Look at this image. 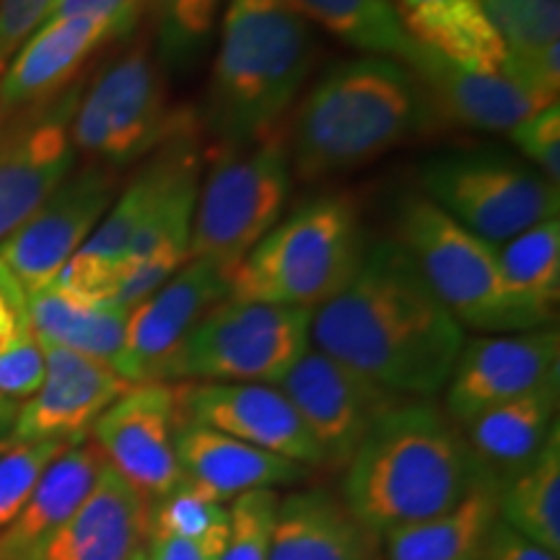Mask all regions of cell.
I'll return each mask as SVG.
<instances>
[{"label":"cell","mask_w":560,"mask_h":560,"mask_svg":"<svg viewBox=\"0 0 560 560\" xmlns=\"http://www.w3.org/2000/svg\"><path fill=\"white\" fill-rule=\"evenodd\" d=\"M174 446L182 478L226 503L249 490L293 488L312 472L299 462L257 450L240 439L182 418Z\"/></svg>","instance_id":"obj_22"},{"label":"cell","mask_w":560,"mask_h":560,"mask_svg":"<svg viewBox=\"0 0 560 560\" xmlns=\"http://www.w3.org/2000/svg\"><path fill=\"white\" fill-rule=\"evenodd\" d=\"M301 19L317 24L353 50L405 60L412 39L392 0H285Z\"/></svg>","instance_id":"obj_29"},{"label":"cell","mask_w":560,"mask_h":560,"mask_svg":"<svg viewBox=\"0 0 560 560\" xmlns=\"http://www.w3.org/2000/svg\"><path fill=\"white\" fill-rule=\"evenodd\" d=\"M130 560H149V558H145V552H143V548H140V550L136 552V556H132Z\"/></svg>","instance_id":"obj_44"},{"label":"cell","mask_w":560,"mask_h":560,"mask_svg":"<svg viewBox=\"0 0 560 560\" xmlns=\"http://www.w3.org/2000/svg\"><path fill=\"white\" fill-rule=\"evenodd\" d=\"M501 276L522 296L558 310L560 299V221L537 223L514 240L493 244Z\"/></svg>","instance_id":"obj_33"},{"label":"cell","mask_w":560,"mask_h":560,"mask_svg":"<svg viewBox=\"0 0 560 560\" xmlns=\"http://www.w3.org/2000/svg\"><path fill=\"white\" fill-rule=\"evenodd\" d=\"M229 527V503L182 478L149 503V529L177 537H202Z\"/></svg>","instance_id":"obj_35"},{"label":"cell","mask_w":560,"mask_h":560,"mask_svg":"<svg viewBox=\"0 0 560 560\" xmlns=\"http://www.w3.org/2000/svg\"><path fill=\"white\" fill-rule=\"evenodd\" d=\"M276 387L296 408L322 454V467L330 470H346L376 420L405 400L314 346L299 355Z\"/></svg>","instance_id":"obj_12"},{"label":"cell","mask_w":560,"mask_h":560,"mask_svg":"<svg viewBox=\"0 0 560 560\" xmlns=\"http://www.w3.org/2000/svg\"><path fill=\"white\" fill-rule=\"evenodd\" d=\"M104 467L94 441L70 444L50 462L19 516L0 532V560H26L81 506Z\"/></svg>","instance_id":"obj_25"},{"label":"cell","mask_w":560,"mask_h":560,"mask_svg":"<svg viewBox=\"0 0 560 560\" xmlns=\"http://www.w3.org/2000/svg\"><path fill=\"white\" fill-rule=\"evenodd\" d=\"M423 83L444 120L467 125L486 132H509L542 107L506 75L475 73L459 68L429 47L412 39L408 58L402 60Z\"/></svg>","instance_id":"obj_23"},{"label":"cell","mask_w":560,"mask_h":560,"mask_svg":"<svg viewBox=\"0 0 560 560\" xmlns=\"http://www.w3.org/2000/svg\"><path fill=\"white\" fill-rule=\"evenodd\" d=\"M499 520L560 556V431L527 470L499 488Z\"/></svg>","instance_id":"obj_30"},{"label":"cell","mask_w":560,"mask_h":560,"mask_svg":"<svg viewBox=\"0 0 560 560\" xmlns=\"http://www.w3.org/2000/svg\"><path fill=\"white\" fill-rule=\"evenodd\" d=\"M86 81L0 122V242L75 170L70 122Z\"/></svg>","instance_id":"obj_13"},{"label":"cell","mask_w":560,"mask_h":560,"mask_svg":"<svg viewBox=\"0 0 560 560\" xmlns=\"http://www.w3.org/2000/svg\"><path fill=\"white\" fill-rule=\"evenodd\" d=\"M24 304L37 340L115 366L125 346L130 310L115 301L75 299L55 283L37 291H24Z\"/></svg>","instance_id":"obj_28"},{"label":"cell","mask_w":560,"mask_h":560,"mask_svg":"<svg viewBox=\"0 0 560 560\" xmlns=\"http://www.w3.org/2000/svg\"><path fill=\"white\" fill-rule=\"evenodd\" d=\"M70 444L60 441H5L0 446V532L16 520L50 462Z\"/></svg>","instance_id":"obj_36"},{"label":"cell","mask_w":560,"mask_h":560,"mask_svg":"<svg viewBox=\"0 0 560 560\" xmlns=\"http://www.w3.org/2000/svg\"><path fill=\"white\" fill-rule=\"evenodd\" d=\"M558 327L465 338L444 387V408L462 425L480 412L558 380Z\"/></svg>","instance_id":"obj_15"},{"label":"cell","mask_w":560,"mask_h":560,"mask_svg":"<svg viewBox=\"0 0 560 560\" xmlns=\"http://www.w3.org/2000/svg\"><path fill=\"white\" fill-rule=\"evenodd\" d=\"M420 192L488 244H503L558 219L560 192L522 156L501 149H457L423 159Z\"/></svg>","instance_id":"obj_9"},{"label":"cell","mask_w":560,"mask_h":560,"mask_svg":"<svg viewBox=\"0 0 560 560\" xmlns=\"http://www.w3.org/2000/svg\"><path fill=\"white\" fill-rule=\"evenodd\" d=\"M177 425L174 384L149 382L125 389L91 433L104 462L151 503L182 480L174 446Z\"/></svg>","instance_id":"obj_14"},{"label":"cell","mask_w":560,"mask_h":560,"mask_svg":"<svg viewBox=\"0 0 560 560\" xmlns=\"http://www.w3.org/2000/svg\"><path fill=\"white\" fill-rule=\"evenodd\" d=\"M482 480L490 478L444 408L405 397L376 420L346 465L340 495L384 537L457 506Z\"/></svg>","instance_id":"obj_4"},{"label":"cell","mask_w":560,"mask_h":560,"mask_svg":"<svg viewBox=\"0 0 560 560\" xmlns=\"http://www.w3.org/2000/svg\"><path fill=\"white\" fill-rule=\"evenodd\" d=\"M444 122L436 104L400 60H346L314 86L285 130L291 172L322 182L374 164Z\"/></svg>","instance_id":"obj_2"},{"label":"cell","mask_w":560,"mask_h":560,"mask_svg":"<svg viewBox=\"0 0 560 560\" xmlns=\"http://www.w3.org/2000/svg\"><path fill=\"white\" fill-rule=\"evenodd\" d=\"M45 376V359L32 330L24 289L0 265V395L24 402Z\"/></svg>","instance_id":"obj_32"},{"label":"cell","mask_w":560,"mask_h":560,"mask_svg":"<svg viewBox=\"0 0 560 560\" xmlns=\"http://www.w3.org/2000/svg\"><path fill=\"white\" fill-rule=\"evenodd\" d=\"M122 172L102 164L79 166L16 231L0 242V265L24 291L50 285L79 252L120 192Z\"/></svg>","instance_id":"obj_11"},{"label":"cell","mask_w":560,"mask_h":560,"mask_svg":"<svg viewBox=\"0 0 560 560\" xmlns=\"http://www.w3.org/2000/svg\"><path fill=\"white\" fill-rule=\"evenodd\" d=\"M359 202L325 192L278 221L231 276L229 299L317 310L346 289L366 252Z\"/></svg>","instance_id":"obj_6"},{"label":"cell","mask_w":560,"mask_h":560,"mask_svg":"<svg viewBox=\"0 0 560 560\" xmlns=\"http://www.w3.org/2000/svg\"><path fill=\"white\" fill-rule=\"evenodd\" d=\"M149 0H58L47 19L96 16L109 21L115 39H130L138 32Z\"/></svg>","instance_id":"obj_40"},{"label":"cell","mask_w":560,"mask_h":560,"mask_svg":"<svg viewBox=\"0 0 560 560\" xmlns=\"http://www.w3.org/2000/svg\"><path fill=\"white\" fill-rule=\"evenodd\" d=\"M174 392L182 420L226 433L310 470L322 467V454L304 420L276 384L179 382Z\"/></svg>","instance_id":"obj_17"},{"label":"cell","mask_w":560,"mask_h":560,"mask_svg":"<svg viewBox=\"0 0 560 560\" xmlns=\"http://www.w3.org/2000/svg\"><path fill=\"white\" fill-rule=\"evenodd\" d=\"M480 560H560V556L545 550L542 545L527 540V537H522L520 532L506 527L499 520L490 529Z\"/></svg>","instance_id":"obj_42"},{"label":"cell","mask_w":560,"mask_h":560,"mask_svg":"<svg viewBox=\"0 0 560 560\" xmlns=\"http://www.w3.org/2000/svg\"><path fill=\"white\" fill-rule=\"evenodd\" d=\"M495 32L506 45V79L532 66L545 50L558 45L560 0H480Z\"/></svg>","instance_id":"obj_34"},{"label":"cell","mask_w":560,"mask_h":560,"mask_svg":"<svg viewBox=\"0 0 560 560\" xmlns=\"http://www.w3.org/2000/svg\"><path fill=\"white\" fill-rule=\"evenodd\" d=\"M149 532V501L104 462L91 493L26 560H130Z\"/></svg>","instance_id":"obj_20"},{"label":"cell","mask_w":560,"mask_h":560,"mask_svg":"<svg viewBox=\"0 0 560 560\" xmlns=\"http://www.w3.org/2000/svg\"><path fill=\"white\" fill-rule=\"evenodd\" d=\"M270 560H384V548L340 493L299 488L280 495Z\"/></svg>","instance_id":"obj_21"},{"label":"cell","mask_w":560,"mask_h":560,"mask_svg":"<svg viewBox=\"0 0 560 560\" xmlns=\"http://www.w3.org/2000/svg\"><path fill=\"white\" fill-rule=\"evenodd\" d=\"M16 412H19V402L16 400H9V397L0 395V446L5 444L11 436V429H13V420H16Z\"/></svg>","instance_id":"obj_43"},{"label":"cell","mask_w":560,"mask_h":560,"mask_svg":"<svg viewBox=\"0 0 560 560\" xmlns=\"http://www.w3.org/2000/svg\"><path fill=\"white\" fill-rule=\"evenodd\" d=\"M226 532L229 527L202 537H177L149 529L143 552L149 560H221Z\"/></svg>","instance_id":"obj_41"},{"label":"cell","mask_w":560,"mask_h":560,"mask_svg":"<svg viewBox=\"0 0 560 560\" xmlns=\"http://www.w3.org/2000/svg\"><path fill=\"white\" fill-rule=\"evenodd\" d=\"M55 3H58V0H55Z\"/></svg>","instance_id":"obj_45"},{"label":"cell","mask_w":560,"mask_h":560,"mask_svg":"<svg viewBox=\"0 0 560 560\" xmlns=\"http://www.w3.org/2000/svg\"><path fill=\"white\" fill-rule=\"evenodd\" d=\"M312 314L296 306L223 299L187 335L161 382L278 384L310 348Z\"/></svg>","instance_id":"obj_10"},{"label":"cell","mask_w":560,"mask_h":560,"mask_svg":"<svg viewBox=\"0 0 560 560\" xmlns=\"http://www.w3.org/2000/svg\"><path fill=\"white\" fill-rule=\"evenodd\" d=\"M499 522V486L482 480L457 506L382 537L384 560H480Z\"/></svg>","instance_id":"obj_27"},{"label":"cell","mask_w":560,"mask_h":560,"mask_svg":"<svg viewBox=\"0 0 560 560\" xmlns=\"http://www.w3.org/2000/svg\"><path fill=\"white\" fill-rule=\"evenodd\" d=\"M278 490H249L229 503V532L221 560H270L278 520Z\"/></svg>","instance_id":"obj_37"},{"label":"cell","mask_w":560,"mask_h":560,"mask_svg":"<svg viewBox=\"0 0 560 560\" xmlns=\"http://www.w3.org/2000/svg\"><path fill=\"white\" fill-rule=\"evenodd\" d=\"M231 276L208 260H187L156 293L130 310L115 369L128 384L164 380L182 342L206 314L229 299Z\"/></svg>","instance_id":"obj_16"},{"label":"cell","mask_w":560,"mask_h":560,"mask_svg":"<svg viewBox=\"0 0 560 560\" xmlns=\"http://www.w3.org/2000/svg\"><path fill=\"white\" fill-rule=\"evenodd\" d=\"M405 32L454 66L475 73L503 75L509 52L480 0H429L397 9Z\"/></svg>","instance_id":"obj_26"},{"label":"cell","mask_w":560,"mask_h":560,"mask_svg":"<svg viewBox=\"0 0 560 560\" xmlns=\"http://www.w3.org/2000/svg\"><path fill=\"white\" fill-rule=\"evenodd\" d=\"M112 42L115 32L104 19H47L0 75V122L62 94Z\"/></svg>","instance_id":"obj_19"},{"label":"cell","mask_w":560,"mask_h":560,"mask_svg":"<svg viewBox=\"0 0 560 560\" xmlns=\"http://www.w3.org/2000/svg\"><path fill=\"white\" fill-rule=\"evenodd\" d=\"M55 0H0V75L50 16Z\"/></svg>","instance_id":"obj_39"},{"label":"cell","mask_w":560,"mask_h":560,"mask_svg":"<svg viewBox=\"0 0 560 560\" xmlns=\"http://www.w3.org/2000/svg\"><path fill=\"white\" fill-rule=\"evenodd\" d=\"M558 380L490 408L459 425L467 450L495 486H506L545 452L558 433Z\"/></svg>","instance_id":"obj_24"},{"label":"cell","mask_w":560,"mask_h":560,"mask_svg":"<svg viewBox=\"0 0 560 560\" xmlns=\"http://www.w3.org/2000/svg\"><path fill=\"white\" fill-rule=\"evenodd\" d=\"M506 136L522 159L535 166L545 179L560 185V109L558 102L540 107L527 120L511 128Z\"/></svg>","instance_id":"obj_38"},{"label":"cell","mask_w":560,"mask_h":560,"mask_svg":"<svg viewBox=\"0 0 560 560\" xmlns=\"http://www.w3.org/2000/svg\"><path fill=\"white\" fill-rule=\"evenodd\" d=\"M151 39L166 75H187L213 45L223 0H149Z\"/></svg>","instance_id":"obj_31"},{"label":"cell","mask_w":560,"mask_h":560,"mask_svg":"<svg viewBox=\"0 0 560 560\" xmlns=\"http://www.w3.org/2000/svg\"><path fill=\"white\" fill-rule=\"evenodd\" d=\"M291 187L285 130L247 149L213 153L198 187L190 260H208L234 276L244 257L280 221Z\"/></svg>","instance_id":"obj_8"},{"label":"cell","mask_w":560,"mask_h":560,"mask_svg":"<svg viewBox=\"0 0 560 560\" xmlns=\"http://www.w3.org/2000/svg\"><path fill=\"white\" fill-rule=\"evenodd\" d=\"M317 60V42L285 0H229L198 112L208 156L280 132Z\"/></svg>","instance_id":"obj_3"},{"label":"cell","mask_w":560,"mask_h":560,"mask_svg":"<svg viewBox=\"0 0 560 560\" xmlns=\"http://www.w3.org/2000/svg\"><path fill=\"white\" fill-rule=\"evenodd\" d=\"M45 376L32 397L19 402L9 441L81 444L102 412L132 387L109 363L39 340Z\"/></svg>","instance_id":"obj_18"},{"label":"cell","mask_w":560,"mask_h":560,"mask_svg":"<svg viewBox=\"0 0 560 560\" xmlns=\"http://www.w3.org/2000/svg\"><path fill=\"white\" fill-rule=\"evenodd\" d=\"M465 338L392 236L366 244L359 270L314 310L310 327V346L416 400H436L444 392Z\"/></svg>","instance_id":"obj_1"},{"label":"cell","mask_w":560,"mask_h":560,"mask_svg":"<svg viewBox=\"0 0 560 560\" xmlns=\"http://www.w3.org/2000/svg\"><path fill=\"white\" fill-rule=\"evenodd\" d=\"M392 231V240L408 252L462 330L506 335L540 330L556 322L552 306L522 296L503 280L493 244L459 226L423 192L408 190L397 198Z\"/></svg>","instance_id":"obj_5"},{"label":"cell","mask_w":560,"mask_h":560,"mask_svg":"<svg viewBox=\"0 0 560 560\" xmlns=\"http://www.w3.org/2000/svg\"><path fill=\"white\" fill-rule=\"evenodd\" d=\"M179 115L182 107L170 102L166 70L153 39L138 34L86 81L70 122V138L75 153L91 164L122 172L156 151Z\"/></svg>","instance_id":"obj_7"}]
</instances>
